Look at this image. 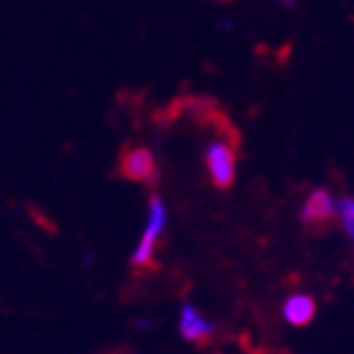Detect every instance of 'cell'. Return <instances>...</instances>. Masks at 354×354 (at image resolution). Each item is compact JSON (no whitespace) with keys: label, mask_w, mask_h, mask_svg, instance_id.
Returning a JSON list of instances; mask_svg holds the SVG:
<instances>
[{"label":"cell","mask_w":354,"mask_h":354,"mask_svg":"<svg viewBox=\"0 0 354 354\" xmlns=\"http://www.w3.org/2000/svg\"><path fill=\"white\" fill-rule=\"evenodd\" d=\"M337 215H339L344 233L354 241V198H342L337 203Z\"/></svg>","instance_id":"cell-7"},{"label":"cell","mask_w":354,"mask_h":354,"mask_svg":"<svg viewBox=\"0 0 354 354\" xmlns=\"http://www.w3.org/2000/svg\"><path fill=\"white\" fill-rule=\"evenodd\" d=\"M221 26H223V30H230V28H233V23H230V21H223Z\"/></svg>","instance_id":"cell-8"},{"label":"cell","mask_w":354,"mask_h":354,"mask_svg":"<svg viewBox=\"0 0 354 354\" xmlns=\"http://www.w3.org/2000/svg\"><path fill=\"white\" fill-rule=\"evenodd\" d=\"M177 329H180V334H183L187 342L205 339V337L215 334V324L210 319L203 317L192 301L180 304V324H177Z\"/></svg>","instance_id":"cell-4"},{"label":"cell","mask_w":354,"mask_h":354,"mask_svg":"<svg viewBox=\"0 0 354 354\" xmlns=\"http://www.w3.org/2000/svg\"><path fill=\"white\" fill-rule=\"evenodd\" d=\"M317 314V304L306 294H291L283 304V319L294 326H306Z\"/></svg>","instance_id":"cell-6"},{"label":"cell","mask_w":354,"mask_h":354,"mask_svg":"<svg viewBox=\"0 0 354 354\" xmlns=\"http://www.w3.org/2000/svg\"><path fill=\"white\" fill-rule=\"evenodd\" d=\"M122 175L129 180H145V183H155L157 180V162L152 152L145 147L127 149L122 157Z\"/></svg>","instance_id":"cell-3"},{"label":"cell","mask_w":354,"mask_h":354,"mask_svg":"<svg viewBox=\"0 0 354 354\" xmlns=\"http://www.w3.org/2000/svg\"><path fill=\"white\" fill-rule=\"evenodd\" d=\"M281 3H283V6H294V0H281Z\"/></svg>","instance_id":"cell-9"},{"label":"cell","mask_w":354,"mask_h":354,"mask_svg":"<svg viewBox=\"0 0 354 354\" xmlns=\"http://www.w3.org/2000/svg\"><path fill=\"white\" fill-rule=\"evenodd\" d=\"M165 225H167V207H165L162 198L160 195H152L149 198V221L147 228H145V236L140 238V243L132 253V263L134 266H149L155 261L157 243L165 233Z\"/></svg>","instance_id":"cell-1"},{"label":"cell","mask_w":354,"mask_h":354,"mask_svg":"<svg viewBox=\"0 0 354 354\" xmlns=\"http://www.w3.org/2000/svg\"><path fill=\"white\" fill-rule=\"evenodd\" d=\"M205 167L218 187H230L236 180V152L225 142H210L205 147Z\"/></svg>","instance_id":"cell-2"},{"label":"cell","mask_w":354,"mask_h":354,"mask_svg":"<svg viewBox=\"0 0 354 354\" xmlns=\"http://www.w3.org/2000/svg\"><path fill=\"white\" fill-rule=\"evenodd\" d=\"M334 213H337V203L326 190H311V195L301 205V221L309 225L332 221Z\"/></svg>","instance_id":"cell-5"}]
</instances>
